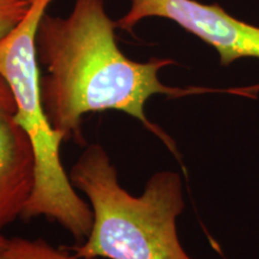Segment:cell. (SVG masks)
I'll return each instance as SVG.
<instances>
[{
	"instance_id": "5",
	"label": "cell",
	"mask_w": 259,
	"mask_h": 259,
	"mask_svg": "<svg viewBox=\"0 0 259 259\" xmlns=\"http://www.w3.org/2000/svg\"><path fill=\"white\" fill-rule=\"evenodd\" d=\"M36 181V160L15 113L0 108V233L22 216Z\"/></svg>"
},
{
	"instance_id": "1",
	"label": "cell",
	"mask_w": 259,
	"mask_h": 259,
	"mask_svg": "<svg viewBox=\"0 0 259 259\" xmlns=\"http://www.w3.org/2000/svg\"><path fill=\"white\" fill-rule=\"evenodd\" d=\"M115 29L105 0H76L66 17L42 16L36 32L41 102L52 127L64 141L85 144L83 116L119 111L141 121L179 157L173 139L145 115V103L151 96L183 97L212 92L247 96L250 93L248 88L166 85L158 72L176 61L169 58H151L145 63L130 59L116 44Z\"/></svg>"
},
{
	"instance_id": "2",
	"label": "cell",
	"mask_w": 259,
	"mask_h": 259,
	"mask_svg": "<svg viewBox=\"0 0 259 259\" xmlns=\"http://www.w3.org/2000/svg\"><path fill=\"white\" fill-rule=\"evenodd\" d=\"M71 184L85 193L94 212L88 238L66 247L78 257L103 259H193L181 245L177 220L185 208L183 179L161 170L134 196L100 144L88 145L71 167Z\"/></svg>"
},
{
	"instance_id": "8",
	"label": "cell",
	"mask_w": 259,
	"mask_h": 259,
	"mask_svg": "<svg viewBox=\"0 0 259 259\" xmlns=\"http://www.w3.org/2000/svg\"><path fill=\"white\" fill-rule=\"evenodd\" d=\"M0 108L16 113V101L6 80L0 76Z\"/></svg>"
},
{
	"instance_id": "4",
	"label": "cell",
	"mask_w": 259,
	"mask_h": 259,
	"mask_svg": "<svg viewBox=\"0 0 259 259\" xmlns=\"http://www.w3.org/2000/svg\"><path fill=\"white\" fill-rule=\"evenodd\" d=\"M148 17L173 21L211 46L220 64L229 66L245 58L259 59V27L229 15L221 5L197 0H130V9L115 21L116 29L131 32Z\"/></svg>"
},
{
	"instance_id": "3",
	"label": "cell",
	"mask_w": 259,
	"mask_h": 259,
	"mask_svg": "<svg viewBox=\"0 0 259 259\" xmlns=\"http://www.w3.org/2000/svg\"><path fill=\"white\" fill-rule=\"evenodd\" d=\"M51 2L31 0L21 23L0 38V76L15 97V118L30 139L36 160L35 187L21 218L45 216L80 242L92 231L94 212L64 169L59 151L64 139L52 127L41 102L36 32Z\"/></svg>"
},
{
	"instance_id": "9",
	"label": "cell",
	"mask_w": 259,
	"mask_h": 259,
	"mask_svg": "<svg viewBox=\"0 0 259 259\" xmlns=\"http://www.w3.org/2000/svg\"><path fill=\"white\" fill-rule=\"evenodd\" d=\"M6 240H8V238H6V236H4V235L2 234V233H0V248H2L3 246L5 245Z\"/></svg>"
},
{
	"instance_id": "7",
	"label": "cell",
	"mask_w": 259,
	"mask_h": 259,
	"mask_svg": "<svg viewBox=\"0 0 259 259\" xmlns=\"http://www.w3.org/2000/svg\"><path fill=\"white\" fill-rule=\"evenodd\" d=\"M31 0H0V38L21 23Z\"/></svg>"
},
{
	"instance_id": "6",
	"label": "cell",
	"mask_w": 259,
	"mask_h": 259,
	"mask_svg": "<svg viewBox=\"0 0 259 259\" xmlns=\"http://www.w3.org/2000/svg\"><path fill=\"white\" fill-rule=\"evenodd\" d=\"M0 259H99L78 257L66 248H56L44 239L11 238L0 248Z\"/></svg>"
}]
</instances>
